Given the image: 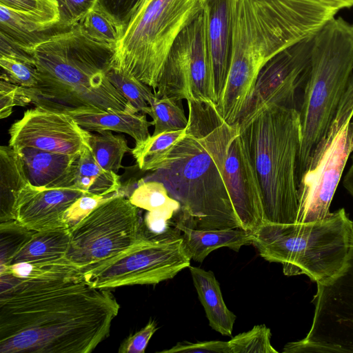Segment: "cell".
Here are the masks:
<instances>
[{"instance_id":"cell-1","label":"cell","mask_w":353,"mask_h":353,"mask_svg":"<svg viewBox=\"0 0 353 353\" xmlns=\"http://www.w3.org/2000/svg\"><path fill=\"white\" fill-rule=\"evenodd\" d=\"M120 306L81 276L22 279L0 274V353H90Z\"/></svg>"},{"instance_id":"cell-2","label":"cell","mask_w":353,"mask_h":353,"mask_svg":"<svg viewBox=\"0 0 353 353\" xmlns=\"http://www.w3.org/2000/svg\"><path fill=\"white\" fill-rule=\"evenodd\" d=\"M230 63L216 110L234 124L264 65L314 35L336 12L313 0H227Z\"/></svg>"},{"instance_id":"cell-3","label":"cell","mask_w":353,"mask_h":353,"mask_svg":"<svg viewBox=\"0 0 353 353\" xmlns=\"http://www.w3.org/2000/svg\"><path fill=\"white\" fill-rule=\"evenodd\" d=\"M114 52V47L93 40L79 24L54 32L33 49L37 83L22 87L23 92L35 107L52 111L134 113L106 76Z\"/></svg>"},{"instance_id":"cell-4","label":"cell","mask_w":353,"mask_h":353,"mask_svg":"<svg viewBox=\"0 0 353 353\" xmlns=\"http://www.w3.org/2000/svg\"><path fill=\"white\" fill-rule=\"evenodd\" d=\"M148 180L162 182L170 196L179 202L176 223L197 230L241 228L221 163L208 148L191 111L186 135Z\"/></svg>"},{"instance_id":"cell-5","label":"cell","mask_w":353,"mask_h":353,"mask_svg":"<svg viewBox=\"0 0 353 353\" xmlns=\"http://www.w3.org/2000/svg\"><path fill=\"white\" fill-rule=\"evenodd\" d=\"M261 190L264 222L296 223L301 131L296 108H264L243 129Z\"/></svg>"},{"instance_id":"cell-6","label":"cell","mask_w":353,"mask_h":353,"mask_svg":"<svg viewBox=\"0 0 353 353\" xmlns=\"http://www.w3.org/2000/svg\"><path fill=\"white\" fill-rule=\"evenodd\" d=\"M353 71V23L334 17L314 35L310 69L299 110L298 181L334 121Z\"/></svg>"},{"instance_id":"cell-7","label":"cell","mask_w":353,"mask_h":353,"mask_svg":"<svg viewBox=\"0 0 353 353\" xmlns=\"http://www.w3.org/2000/svg\"><path fill=\"white\" fill-rule=\"evenodd\" d=\"M353 243V221L344 208L312 222H263L252 232V245L269 262L280 263L287 276L305 274L316 284L337 276Z\"/></svg>"},{"instance_id":"cell-8","label":"cell","mask_w":353,"mask_h":353,"mask_svg":"<svg viewBox=\"0 0 353 353\" xmlns=\"http://www.w3.org/2000/svg\"><path fill=\"white\" fill-rule=\"evenodd\" d=\"M206 0H153L130 21L115 48L112 65L154 91L180 32Z\"/></svg>"},{"instance_id":"cell-9","label":"cell","mask_w":353,"mask_h":353,"mask_svg":"<svg viewBox=\"0 0 353 353\" xmlns=\"http://www.w3.org/2000/svg\"><path fill=\"white\" fill-rule=\"evenodd\" d=\"M208 148L219 159L234 208L245 230L253 232L263 222L261 190L246 141L238 126L224 121L216 105L188 102Z\"/></svg>"},{"instance_id":"cell-10","label":"cell","mask_w":353,"mask_h":353,"mask_svg":"<svg viewBox=\"0 0 353 353\" xmlns=\"http://www.w3.org/2000/svg\"><path fill=\"white\" fill-rule=\"evenodd\" d=\"M180 232L143 234L119 254L81 270V277L99 289L156 285L190 265Z\"/></svg>"},{"instance_id":"cell-11","label":"cell","mask_w":353,"mask_h":353,"mask_svg":"<svg viewBox=\"0 0 353 353\" xmlns=\"http://www.w3.org/2000/svg\"><path fill=\"white\" fill-rule=\"evenodd\" d=\"M67 259L80 271L112 258L143 234L139 208L118 193L70 228Z\"/></svg>"},{"instance_id":"cell-12","label":"cell","mask_w":353,"mask_h":353,"mask_svg":"<svg viewBox=\"0 0 353 353\" xmlns=\"http://www.w3.org/2000/svg\"><path fill=\"white\" fill-rule=\"evenodd\" d=\"M311 327L302 339L285 345L284 353H353V243L340 273L316 284Z\"/></svg>"},{"instance_id":"cell-13","label":"cell","mask_w":353,"mask_h":353,"mask_svg":"<svg viewBox=\"0 0 353 353\" xmlns=\"http://www.w3.org/2000/svg\"><path fill=\"white\" fill-rule=\"evenodd\" d=\"M208 19L207 3L176 39L154 90L156 97L214 103L210 72Z\"/></svg>"},{"instance_id":"cell-14","label":"cell","mask_w":353,"mask_h":353,"mask_svg":"<svg viewBox=\"0 0 353 353\" xmlns=\"http://www.w3.org/2000/svg\"><path fill=\"white\" fill-rule=\"evenodd\" d=\"M353 112L339 128L331 126L298 181L296 223L321 220L330 207L348 158L353 152Z\"/></svg>"},{"instance_id":"cell-15","label":"cell","mask_w":353,"mask_h":353,"mask_svg":"<svg viewBox=\"0 0 353 353\" xmlns=\"http://www.w3.org/2000/svg\"><path fill=\"white\" fill-rule=\"evenodd\" d=\"M313 36L285 49L269 61L259 72L243 111L234 123L245 128L264 108L296 107V94L307 81Z\"/></svg>"},{"instance_id":"cell-16","label":"cell","mask_w":353,"mask_h":353,"mask_svg":"<svg viewBox=\"0 0 353 353\" xmlns=\"http://www.w3.org/2000/svg\"><path fill=\"white\" fill-rule=\"evenodd\" d=\"M9 145L80 156L89 145L90 132L83 129L68 113L35 107L10 126Z\"/></svg>"},{"instance_id":"cell-17","label":"cell","mask_w":353,"mask_h":353,"mask_svg":"<svg viewBox=\"0 0 353 353\" xmlns=\"http://www.w3.org/2000/svg\"><path fill=\"white\" fill-rule=\"evenodd\" d=\"M84 194L72 188L41 189L17 208L14 221L32 231L70 228L65 214Z\"/></svg>"},{"instance_id":"cell-18","label":"cell","mask_w":353,"mask_h":353,"mask_svg":"<svg viewBox=\"0 0 353 353\" xmlns=\"http://www.w3.org/2000/svg\"><path fill=\"white\" fill-rule=\"evenodd\" d=\"M14 150L21 157L26 174L34 187L39 189L74 188L79 156L30 147Z\"/></svg>"},{"instance_id":"cell-19","label":"cell","mask_w":353,"mask_h":353,"mask_svg":"<svg viewBox=\"0 0 353 353\" xmlns=\"http://www.w3.org/2000/svg\"><path fill=\"white\" fill-rule=\"evenodd\" d=\"M211 92L216 105L224 89L230 63V28L227 0L207 1Z\"/></svg>"},{"instance_id":"cell-20","label":"cell","mask_w":353,"mask_h":353,"mask_svg":"<svg viewBox=\"0 0 353 353\" xmlns=\"http://www.w3.org/2000/svg\"><path fill=\"white\" fill-rule=\"evenodd\" d=\"M41 189L32 185L21 157L10 145L0 147V221H14L17 208Z\"/></svg>"},{"instance_id":"cell-21","label":"cell","mask_w":353,"mask_h":353,"mask_svg":"<svg viewBox=\"0 0 353 353\" xmlns=\"http://www.w3.org/2000/svg\"><path fill=\"white\" fill-rule=\"evenodd\" d=\"M70 241V228L31 231L8 261L1 267L20 262L37 264L70 262L67 259Z\"/></svg>"},{"instance_id":"cell-22","label":"cell","mask_w":353,"mask_h":353,"mask_svg":"<svg viewBox=\"0 0 353 353\" xmlns=\"http://www.w3.org/2000/svg\"><path fill=\"white\" fill-rule=\"evenodd\" d=\"M191 260L202 263L214 250L227 247L238 252L243 246L252 245V232L241 228L197 230L176 223Z\"/></svg>"},{"instance_id":"cell-23","label":"cell","mask_w":353,"mask_h":353,"mask_svg":"<svg viewBox=\"0 0 353 353\" xmlns=\"http://www.w3.org/2000/svg\"><path fill=\"white\" fill-rule=\"evenodd\" d=\"M84 130L101 132L105 130L125 133L140 144L151 135L149 127L152 125L145 114L126 111H74L68 113Z\"/></svg>"},{"instance_id":"cell-24","label":"cell","mask_w":353,"mask_h":353,"mask_svg":"<svg viewBox=\"0 0 353 353\" xmlns=\"http://www.w3.org/2000/svg\"><path fill=\"white\" fill-rule=\"evenodd\" d=\"M60 30L42 19L0 5V35L31 55L38 44Z\"/></svg>"},{"instance_id":"cell-25","label":"cell","mask_w":353,"mask_h":353,"mask_svg":"<svg viewBox=\"0 0 353 353\" xmlns=\"http://www.w3.org/2000/svg\"><path fill=\"white\" fill-rule=\"evenodd\" d=\"M188 268L210 326L223 336H231L236 315L226 306L214 272L196 266Z\"/></svg>"},{"instance_id":"cell-26","label":"cell","mask_w":353,"mask_h":353,"mask_svg":"<svg viewBox=\"0 0 353 353\" xmlns=\"http://www.w3.org/2000/svg\"><path fill=\"white\" fill-rule=\"evenodd\" d=\"M121 186L120 176L102 168L90 146L86 147L79 157L73 188L89 194L107 196L118 192Z\"/></svg>"},{"instance_id":"cell-27","label":"cell","mask_w":353,"mask_h":353,"mask_svg":"<svg viewBox=\"0 0 353 353\" xmlns=\"http://www.w3.org/2000/svg\"><path fill=\"white\" fill-rule=\"evenodd\" d=\"M187 133V128L151 135L140 144L135 145L130 153L142 171H154L165 162L175 145Z\"/></svg>"},{"instance_id":"cell-28","label":"cell","mask_w":353,"mask_h":353,"mask_svg":"<svg viewBox=\"0 0 353 353\" xmlns=\"http://www.w3.org/2000/svg\"><path fill=\"white\" fill-rule=\"evenodd\" d=\"M129 200L139 208L161 213L169 219L181 208L179 202L170 196L164 184L156 180L140 181Z\"/></svg>"},{"instance_id":"cell-29","label":"cell","mask_w":353,"mask_h":353,"mask_svg":"<svg viewBox=\"0 0 353 353\" xmlns=\"http://www.w3.org/2000/svg\"><path fill=\"white\" fill-rule=\"evenodd\" d=\"M97 133L90 132L88 138L94 158L102 168L117 173L122 167L124 154L131 149L123 135H114L110 130Z\"/></svg>"},{"instance_id":"cell-30","label":"cell","mask_w":353,"mask_h":353,"mask_svg":"<svg viewBox=\"0 0 353 353\" xmlns=\"http://www.w3.org/2000/svg\"><path fill=\"white\" fill-rule=\"evenodd\" d=\"M106 76L112 84L127 99L134 113L148 114L150 103L155 97L150 86L123 70L111 65Z\"/></svg>"},{"instance_id":"cell-31","label":"cell","mask_w":353,"mask_h":353,"mask_svg":"<svg viewBox=\"0 0 353 353\" xmlns=\"http://www.w3.org/2000/svg\"><path fill=\"white\" fill-rule=\"evenodd\" d=\"M0 274L22 279H59L81 276V271L69 261L54 264L20 262L0 268Z\"/></svg>"},{"instance_id":"cell-32","label":"cell","mask_w":353,"mask_h":353,"mask_svg":"<svg viewBox=\"0 0 353 353\" xmlns=\"http://www.w3.org/2000/svg\"><path fill=\"white\" fill-rule=\"evenodd\" d=\"M93 40L116 48L124 29L97 4L78 23Z\"/></svg>"},{"instance_id":"cell-33","label":"cell","mask_w":353,"mask_h":353,"mask_svg":"<svg viewBox=\"0 0 353 353\" xmlns=\"http://www.w3.org/2000/svg\"><path fill=\"white\" fill-rule=\"evenodd\" d=\"M177 100L168 97H155L150 103L149 115L154 126L152 135L166 132L185 129L188 118L179 106Z\"/></svg>"},{"instance_id":"cell-34","label":"cell","mask_w":353,"mask_h":353,"mask_svg":"<svg viewBox=\"0 0 353 353\" xmlns=\"http://www.w3.org/2000/svg\"><path fill=\"white\" fill-rule=\"evenodd\" d=\"M271 336L264 324L254 325L228 341L231 353H278L271 344Z\"/></svg>"},{"instance_id":"cell-35","label":"cell","mask_w":353,"mask_h":353,"mask_svg":"<svg viewBox=\"0 0 353 353\" xmlns=\"http://www.w3.org/2000/svg\"><path fill=\"white\" fill-rule=\"evenodd\" d=\"M1 79L17 85L34 88L37 83V72L34 63L0 54Z\"/></svg>"},{"instance_id":"cell-36","label":"cell","mask_w":353,"mask_h":353,"mask_svg":"<svg viewBox=\"0 0 353 353\" xmlns=\"http://www.w3.org/2000/svg\"><path fill=\"white\" fill-rule=\"evenodd\" d=\"M0 5L32 14L54 26L59 21L57 0H0Z\"/></svg>"},{"instance_id":"cell-37","label":"cell","mask_w":353,"mask_h":353,"mask_svg":"<svg viewBox=\"0 0 353 353\" xmlns=\"http://www.w3.org/2000/svg\"><path fill=\"white\" fill-rule=\"evenodd\" d=\"M59 21L56 25L61 30L68 29L79 21L97 4L98 0H57Z\"/></svg>"},{"instance_id":"cell-38","label":"cell","mask_w":353,"mask_h":353,"mask_svg":"<svg viewBox=\"0 0 353 353\" xmlns=\"http://www.w3.org/2000/svg\"><path fill=\"white\" fill-rule=\"evenodd\" d=\"M118 193L107 196L83 194L67 210L65 214V222L70 228L74 225L101 204Z\"/></svg>"},{"instance_id":"cell-39","label":"cell","mask_w":353,"mask_h":353,"mask_svg":"<svg viewBox=\"0 0 353 353\" xmlns=\"http://www.w3.org/2000/svg\"><path fill=\"white\" fill-rule=\"evenodd\" d=\"M31 103L23 92L22 87L1 79L0 118L8 117L14 106H25Z\"/></svg>"},{"instance_id":"cell-40","label":"cell","mask_w":353,"mask_h":353,"mask_svg":"<svg viewBox=\"0 0 353 353\" xmlns=\"http://www.w3.org/2000/svg\"><path fill=\"white\" fill-rule=\"evenodd\" d=\"M141 0H98L97 5L110 15L124 31Z\"/></svg>"},{"instance_id":"cell-41","label":"cell","mask_w":353,"mask_h":353,"mask_svg":"<svg viewBox=\"0 0 353 353\" xmlns=\"http://www.w3.org/2000/svg\"><path fill=\"white\" fill-rule=\"evenodd\" d=\"M160 353H231L228 341H207L195 343L178 342L175 345Z\"/></svg>"},{"instance_id":"cell-42","label":"cell","mask_w":353,"mask_h":353,"mask_svg":"<svg viewBox=\"0 0 353 353\" xmlns=\"http://www.w3.org/2000/svg\"><path fill=\"white\" fill-rule=\"evenodd\" d=\"M157 330L155 321L150 319L143 328L125 339L121 343L118 352L119 353H144Z\"/></svg>"},{"instance_id":"cell-43","label":"cell","mask_w":353,"mask_h":353,"mask_svg":"<svg viewBox=\"0 0 353 353\" xmlns=\"http://www.w3.org/2000/svg\"><path fill=\"white\" fill-rule=\"evenodd\" d=\"M169 219L165 215L155 212H148L145 214L143 228L146 235H160L171 229L168 227Z\"/></svg>"},{"instance_id":"cell-44","label":"cell","mask_w":353,"mask_h":353,"mask_svg":"<svg viewBox=\"0 0 353 353\" xmlns=\"http://www.w3.org/2000/svg\"><path fill=\"white\" fill-rule=\"evenodd\" d=\"M353 112V71L349 79L345 92L339 105L332 124L341 126Z\"/></svg>"},{"instance_id":"cell-45","label":"cell","mask_w":353,"mask_h":353,"mask_svg":"<svg viewBox=\"0 0 353 353\" xmlns=\"http://www.w3.org/2000/svg\"><path fill=\"white\" fill-rule=\"evenodd\" d=\"M320 5L330 9L335 12L339 10L353 6V0H313Z\"/></svg>"},{"instance_id":"cell-46","label":"cell","mask_w":353,"mask_h":353,"mask_svg":"<svg viewBox=\"0 0 353 353\" xmlns=\"http://www.w3.org/2000/svg\"><path fill=\"white\" fill-rule=\"evenodd\" d=\"M343 185L347 192L353 197V157L351 165L343 179Z\"/></svg>"},{"instance_id":"cell-47","label":"cell","mask_w":353,"mask_h":353,"mask_svg":"<svg viewBox=\"0 0 353 353\" xmlns=\"http://www.w3.org/2000/svg\"><path fill=\"white\" fill-rule=\"evenodd\" d=\"M352 128H353V117H352Z\"/></svg>"},{"instance_id":"cell-48","label":"cell","mask_w":353,"mask_h":353,"mask_svg":"<svg viewBox=\"0 0 353 353\" xmlns=\"http://www.w3.org/2000/svg\"><path fill=\"white\" fill-rule=\"evenodd\" d=\"M206 1H210V0H206Z\"/></svg>"}]
</instances>
